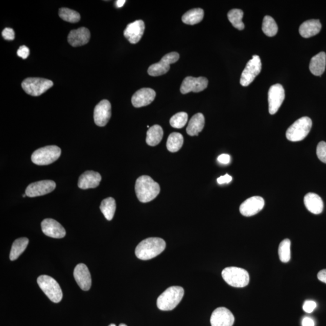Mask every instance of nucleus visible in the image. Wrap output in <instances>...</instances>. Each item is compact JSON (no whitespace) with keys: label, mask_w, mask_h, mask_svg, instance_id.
Returning <instances> with one entry per match:
<instances>
[{"label":"nucleus","mask_w":326,"mask_h":326,"mask_svg":"<svg viewBox=\"0 0 326 326\" xmlns=\"http://www.w3.org/2000/svg\"><path fill=\"white\" fill-rule=\"evenodd\" d=\"M163 137V130L161 126L155 125L148 129L146 143L151 146L158 145L162 141Z\"/></svg>","instance_id":"obj_28"},{"label":"nucleus","mask_w":326,"mask_h":326,"mask_svg":"<svg viewBox=\"0 0 326 326\" xmlns=\"http://www.w3.org/2000/svg\"><path fill=\"white\" fill-rule=\"evenodd\" d=\"M321 29L320 20L310 19L305 21L299 28V33L305 38H309L317 35Z\"/></svg>","instance_id":"obj_24"},{"label":"nucleus","mask_w":326,"mask_h":326,"mask_svg":"<svg viewBox=\"0 0 326 326\" xmlns=\"http://www.w3.org/2000/svg\"><path fill=\"white\" fill-rule=\"evenodd\" d=\"M166 246L162 239L149 238L139 243L135 248V253L141 260H150L160 254L165 250Z\"/></svg>","instance_id":"obj_1"},{"label":"nucleus","mask_w":326,"mask_h":326,"mask_svg":"<svg viewBox=\"0 0 326 326\" xmlns=\"http://www.w3.org/2000/svg\"><path fill=\"white\" fill-rule=\"evenodd\" d=\"M73 275L76 283L83 291L89 290L91 287V277L88 267L85 264H80L76 266Z\"/></svg>","instance_id":"obj_20"},{"label":"nucleus","mask_w":326,"mask_h":326,"mask_svg":"<svg viewBox=\"0 0 326 326\" xmlns=\"http://www.w3.org/2000/svg\"><path fill=\"white\" fill-rule=\"evenodd\" d=\"M262 31L269 37H272L277 34L278 26L275 20L270 16H265L262 23Z\"/></svg>","instance_id":"obj_33"},{"label":"nucleus","mask_w":326,"mask_h":326,"mask_svg":"<svg viewBox=\"0 0 326 326\" xmlns=\"http://www.w3.org/2000/svg\"><path fill=\"white\" fill-rule=\"evenodd\" d=\"M265 205L264 198L261 196H252L245 200L240 206L239 211L244 216L249 217L260 212Z\"/></svg>","instance_id":"obj_15"},{"label":"nucleus","mask_w":326,"mask_h":326,"mask_svg":"<svg viewBox=\"0 0 326 326\" xmlns=\"http://www.w3.org/2000/svg\"><path fill=\"white\" fill-rule=\"evenodd\" d=\"M261 59L259 56L254 55L252 59L249 60L242 73L240 80L241 85L247 86L250 85L261 73Z\"/></svg>","instance_id":"obj_9"},{"label":"nucleus","mask_w":326,"mask_h":326,"mask_svg":"<svg viewBox=\"0 0 326 326\" xmlns=\"http://www.w3.org/2000/svg\"><path fill=\"white\" fill-rule=\"evenodd\" d=\"M37 283L39 288L52 302L58 304L62 300L61 288L54 278L51 276L42 275L38 278Z\"/></svg>","instance_id":"obj_6"},{"label":"nucleus","mask_w":326,"mask_h":326,"mask_svg":"<svg viewBox=\"0 0 326 326\" xmlns=\"http://www.w3.org/2000/svg\"><path fill=\"white\" fill-rule=\"evenodd\" d=\"M304 203L306 207L312 214L319 215L323 211V201L320 196L314 193H309L305 196Z\"/></svg>","instance_id":"obj_23"},{"label":"nucleus","mask_w":326,"mask_h":326,"mask_svg":"<svg viewBox=\"0 0 326 326\" xmlns=\"http://www.w3.org/2000/svg\"><path fill=\"white\" fill-rule=\"evenodd\" d=\"M326 65V55L323 52L319 53L311 60L309 69L315 76H321L323 74Z\"/></svg>","instance_id":"obj_25"},{"label":"nucleus","mask_w":326,"mask_h":326,"mask_svg":"<svg viewBox=\"0 0 326 326\" xmlns=\"http://www.w3.org/2000/svg\"><path fill=\"white\" fill-rule=\"evenodd\" d=\"M278 255L282 262L288 263L291 260V241L289 239H285L279 245Z\"/></svg>","instance_id":"obj_35"},{"label":"nucleus","mask_w":326,"mask_h":326,"mask_svg":"<svg viewBox=\"0 0 326 326\" xmlns=\"http://www.w3.org/2000/svg\"><path fill=\"white\" fill-rule=\"evenodd\" d=\"M56 183L52 180H43L32 183L26 190V194L29 197L34 198L49 194L54 191Z\"/></svg>","instance_id":"obj_12"},{"label":"nucleus","mask_w":326,"mask_h":326,"mask_svg":"<svg viewBox=\"0 0 326 326\" xmlns=\"http://www.w3.org/2000/svg\"><path fill=\"white\" fill-rule=\"evenodd\" d=\"M317 307V304L314 301L307 300L305 302L304 307V310L307 313H312L315 310V309Z\"/></svg>","instance_id":"obj_39"},{"label":"nucleus","mask_w":326,"mask_h":326,"mask_svg":"<svg viewBox=\"0 0 326 326\" xmlns=\"http://www.w3.org/2000/svg\"><path fill=\"white\" fill-rule=\"evenodd\" d=\"M109 326H116V325L114 324H111L109 325Z\"/></svg>","instance_id":"obj_47"},{"label":"nucleus","mask_w":326,"mask_h":326,"mask_svg":"<svg viewBox=\"0 0 326 326\" xmlns=\"http://www.w3.org/2000/svg\"><path fill=\"white\" fill-rule=\"evenodd\" d=\"M222 278L229 285L235 288L247 287L249 282L248 272L244 269L228 267L222 272Z\"/></svg>","instance_id":"obj_4"},{"label":"nucleus","mask_w":326,"mask_h":326,"mask_svg":"<svg viewBox=\"0 0 326 326\" xmlns=\"http://www.w3.org/2000/svg\"><path fill=\"white\" fill-rule=\"evenodd\" d=\"M42 232L52 238L61 239L66 235L65 229L58 221L53 219H45L41 222Z\"/></svg>","instance_id":"obj_17"},{"label":"nucleus","mask_w":326,"mask_h":326,"mask_svg":"<svg viewBox=\"0 0 326 326\" xmlns=\"http://www.w3.org/2000/svg\"><path fill=\"white\" fill-rule=\"evenodd\" d=\"M111 117V105L107 100H102L96 106L94 120L96 125L105 126Z\"/></svg>","instance_id":"obj_14"},{"label":"nucleus","mask_w":326,"mask_h":326,"mask_svg":"<svg viewBox=\"0 0 326 326\" xmlns=\"http://www.w3.org/2000/svg\"><path fill=\"white\" fill-rule=\"evenodd\" d=\"M29 239L26 238H21L16 239L13 243L11 252H10V260L14 261L17 259L19 255L25 251L29 244Z\"/></svg>","instance_id":"obj_29"},{"label":"nucleus","mask_w":326,"mask_h":326,"mask_svg":"<svg viewBox=\"0 0 326 326\" xmlns=\"http://www.w3.org/2000/svg\"><path fill=\"white\" fill-rule=\"evenodd\" d=\"M21 86L27 94L32 96H39L52 88L53 82L51 80L46 79L29 78L23 81Z\"/></svg>","instance_id":"obj_8"},{"label":"nucleus","mask_w":326,"mask_h":326,"mask_svg":"<svg viewBox=\"0 0 326 326\" xmlns=\"http://www.w3.org/2000/svg\"><path fill=\"white\" fill-rule=\"evenodd\" d=\"M188 121V115L184 112L176 113L170 120V124L172 127L181 129L184 127Z\"/></svg>","instance_id":"obj_36"},{"label":"nucleus","mask_w":326,"mask_h":326,"mask_svg":"<svg viewBox=\"0 0 326 326\" xmlns=\"http://www.w3.org/2000/svg\"><path fill=\"white\" fill-rule=\"evenodd\" d=\"M317 277L319 281L326 284V269H322L318 272Z\"/></svg>","instance_id":"obj_44"},{"label":"nucleus","mask_w":326,"mask_h":326,"mask_svg":"<svg viewBox=\"0 0 326 326\" xmlns=\"http://www.w3.org/2000/svg\"><path fill=\"white\" fill-rule=\"evenodd\" d=\"M208 79L204 77L194 78L188 76L182 82L180 91L183 95L190 92H199L207 87Z\"/></svg>","instance_id":"obj_13"},{"label":"nucleus","mask_w":326,"mask_h":326,"mask_svg":"<svg viewBox=\"0 0 326 326\" xmlns=\"http://www.w3.org/2000/svg\"><path fill=\"white\" fill-rule=\"evenodd\" d=\"M312 120L304 117L297 120L288 129L286 136L291 142H300L307 137L312 128Z\"/></svg>","instance_id":"obj_7"},{"label":"nucleus","mask_w":326,"mask_h":326,"mask_svg":"<svg viewBox=\"0 0 326 326\" xmlns=\"http://www.w3.org/2000/svg\"><path fill=\"white\" fill-rule=\"evenodd\" d=\"M184 294V289L181 287L174 286L168 288L157 299L158 308L164 311L173 310L181 302Z\"/></svg>","instance_id":"obj_3"},{"label":"nucleus","mask_w":326,"mask_h":326,"mask_svg":"<svg viewBox=\"0 0 326 326\" xmlns=\"http://www.w3.org/2000/svg\"><path fill=\"white\" fill-rule=\"evenodd\" d=\"M204 12L201 8L190 10L182 16V21L186 25H195L200 22L204 18Z\"/></svg>","instance_id":"obj_27"},{"label":"nucleus","mask_w":326,"mask_h":326,"mask_svg":"<svg viewBox=\"0 0 326 326\" xmlns=\"http://www.w3.org/2000/svg\"><path fill=\"white\" fill-rule=\"evenodd\" d=\"M205 125V118L201 113L195 114L189 121L186 131L191 136H197Z\"/></svg>","instance_id":"obj_26"},{"label":"nucleus","mask_w":326,"mask_h":326,"mask_svg":"<svg viewBox=\"0 0 326 326\" xmlns=\"http://www.w3.org/2000/svg\"><path fill=\"white\" fill-rule=\"evenodd\" d=\"M90 32L87 28L82 27L76 30H73L68 36V42L73 46L84 45L90 39Z\"/></svg>","instance_id":"obj_21"},{"label":"nucleus","mask_w":326,"mask_h":326,"mask_svg":"<svg viewBox=\"0 0 326 326\" xmlns=\"http://www.w3.org/2000/svg\"><path fill=\"white\" fill-rule=\"evenodd\" d=\"M184 138L180 133L173 132L169 136L166 146L169 151L176 152L182 148Z\"/></svg>","instance_id":"obj_31"},{"label":"nucleus","mask_w":326,"mask_h":326,"mask_svg":"<svg viewBox=\"0 0 326 326\" xmlns=\"http://www.w3.org/2000/svg\"><path fill=\"white\" fill-rule=\"evenodd\" d=\"M155 97L156 92L154 89L144 88L134 93L132 96L131 102L134 107L141 108L150 105L154 101Z\"/></svg>","instance_id":"obj_19"},{"label":"nucleus","mask_w":326,"mask_h":326,"mask_svg":"<svg viewBox=\"0 0 326 326\" xmlns=\"http://www.w3.org/2000/svg\"><path fill=\"white\" fill-rule=\"evenodd\" d=\"M302 326H315V322L311 318L305 317L302 319Z\"/></svg>","instance_id":"obj_43"},{"label":"nucleus","mask_w":326,"mask_h":326,"mask_svg":"<svg viewBox=\"0 0 326 326\" xmlns=\"http://www.w3.org/2000/svg\"><path fill=\"white\" fill-rule=\"evenodd\" d=\"M285 98L284 87L281 84L272 85L268 91L269 112L275 114L280 109Z\"/></svg>","instance_id":"obj_11"},{"label":"nucleus","mask_w":326,"mask_h":326,"mask_svg":"<svg viewBox=\"0 0 326 326\" xmlns=\"http://www.w3.org/2000/svg\"><path fill=\"white\" fill-rule=\"evenodd\" d=\"M2 36L7 41H13L15 39V32L12 29L7 28L3 30Z\"/></svg>","instance_id":"obj_38"},{"label":"nucleus","mask_w":326,"mask_h":326,"mask_svg":"<svg viewBox=\"0 0 326 326\" xmlns=\"http://www.w3.org/2000/svg\"><path fill=\"white\" fill-rule=\"evenodd\" d=\"M30 54V50L26 45L20 46L17 51V55L19 57L26 59L28 58Z\"/></svg>","instance_id":"obj_40"},{"label":"nucleus","mask_w":326,"mask_h":326,"mask_svg":"<svg viewBox=\"0 0 326 326\" xmlns=\"http://www.w3.org/2000/svg\"><path fill=\"white\" fill-rule=\"evenodd\" d=\"M125 3V0H118V1L115 2V6L117 8H121L122 7L124 6Z\"/></svg>","instance_id":"obj_45"},{"label":"nucleus","mask_w":326,"mask_h":326,"mask_svg":"<svg viewBox=\"0 0 326 326\" xmlns=\"http://www.w3.org/2000/svg\"><path fill=\"white\" fill-rule=\"evenodd\" d=\"M60 18L66 22L76 23L81 20V15L78 12L68 8H61L59 10Z\"/></svg>","instance_id":"obj_34"},{"label":"nucleus","mask_w":326,"mask_h":326,"mask_svg":"<svg viewBox=\"0 0 326 326\" xmlns=\"http://www.w3.org/2000/svg\"><path fill=\"white\" fill-rule=\"evenodd\" d=\"M135 190L138 200L146 203L157 197L160 192V187L150 176L144 175L139 176L136 181Z\"/></svg>","instance_id":"obj_2"},{"label":"nucleus","mask_w":326,"mask_h":326,"mask_svg":"<svg viewBox=\"0 0 326 326\" xmlns=\"http://www.w3.org/2000/svg\"><path fill=\"white\" fill-rule=\"evenodd\" d=\"M228 18L234 28L242 31L245 28L244 22H242V18L244 16V12L241 9H234L231 10L228 13Z\"/></svg>","instance_id":"obj_32"},{"label":"nucleus","mask_w":326,"mask_h":326,"mask_svg":"<svg viewBox=\"0 0 326 326\" xmlns=\"http://www.w3.org/2000/svg\"><path fill=\"white\" fill-rule=\"evenodd\" d=\"M235 317L231 312L225 308H218L213 312L211 318L212 326H232Z\"/></svg>","instance_id":"obj_16"},{"label":"nucleus","mask_w":326,"mask_h":326,"mask_svg":"<svg viewBox=\"0 0 326 326\" xmlns=\"http://www.w3.org/2000/svg\"><path fill=\"white\" fill-rule=\"evenodd\" d=\"M100 209L105 218L108 221H111L114 217L116 209L115 199L111 197L104 199L100 206Z\"/></svg>","instance_id":"obj_30"},{"label":"nucleus","mask_w":326,"mask_h":326,"mask_svg":"<svg viewBox=\"0 0 326 326\" xmlns=\"http://www.w3.org/2000/svg\"><path fill=\"white\" fill-rule=\"evenodd\" d=\"M61 149L55 145L46 146L33 153L31 159L34 164L44 166L52 164L60 157Z\"/></svg>","instance_id":"obj_5"},{"label":"nucleus","mask_w":326,"mask_h":326,"mask_svg":"<svg viewBox=\"0 0 326 326\" xmlns=\"http://www.w3.org/2000/svg\"><path fill=\"white\" fill-rule=\"evenodd\" d=\"M119 326H127V325H126L125 324H121L119 325Z\"/></svg>","instance_id":"obj_46"},{"label":"nucleus","mask_w":326,"mask_h":326,"mask_svg":"<svg viewBox=\"0 0 326 326\" xmlns=\"http://www.w3.org/2000/svg\"><path fill=\"white\" fill-rule=\"evenodd\" d=\"M232 181V177L228 174L221 176L217 179V182L219 184H228Z\"/></svg>","instance_id":"obj_41"},{"label":"nucleus","mask_w":326,"mask_h":326,"mask_svg":"<svg viewBox=\"0 0 326 326\" xmlns=\"http://www.w3.org/2000/svg\"><path fill=\"white\" fill-rule=\"evenodd\" d=\"M317 155L319 159L326 164V143L325 142L319 143L317 148Z\"/></svg>","instance_id":"obj_37"},{"label":"nucleus","mask_w":326,"mask_h":326,"mask_svg":"<svg viewBox=\"0 0 326 326\" xmlns=\"http://www.w3.org/2000/svg\"><path fill=\"white\" fill-rule=\"evenodd\" d=\"M218 161L223 165H227L230 162V156L228 154H222L219 155Z\"/></svg>","instance_id":"obj_42"},{"label":"nucleus","mask_w":326,"mask_h":326,"mask_svg":"<svg viewBox=\"0 0 326 326\" xmlns=\"http://www.w3.org/2000/svg\"><path fill=\"white\" fill-rule=\"evenodd\" d=\"M179 59V55L176 52H171L163 56L161 61L152 64L148 68V74L151 76H159L167 73L170 65L174 64Z\"/></svg>","instance_id":"obj_10"},{"label":"nucleus","mask_w":326,"mask_h":326,"mask_svg":"<svg viewBox=\"0 0 326 326\" xmlns=\"http://www.w3.org/2000/svg\"><path fill=\"white\" fill-rule=\"evenodd\" d=\"M101 179L102 176L98 172L86 171L80 176L78 187L81 189L96 188L100 184Z\"/></svg>","instance_id":"obj_22"},{"label":"nucleus","mask_w":326,"mask_h":326,"mask_svg":"<svg viewBox=\"0 0 326 326\" xmlns=\"http://www.w3.org/2000/svg\"><path fill=\"white\" fill-rule=\"evenodd\" d=\"M145 23L142 20H137L129 24L124 31L125 37L131 44H137L144 34Z\"/></svg>","instance_id":"obj_18"}]
</instances>
